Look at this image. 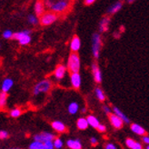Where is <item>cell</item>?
Here are the masks:
<instances>
[{
    "label": "cell",
    "instance_id": "cell-1",
    "mask_svg": "<svg viewBox=\"0 0 149 149\" xmlns=\"http://www.w3.org/2000/svg\"><path fill=\"white\" fill-rule=\"evenodd\" d=\"M45 7L54 13H63L70 6L71 0H43Z\"/></svg>",
    "mask_w": 149,
    "mask_h": 149
},
{
    "label": "cell",
    "instance_id": "cell-2",
    "mask_svg": "<svg viewBox=\"0 0 149 149\" xmlns=\"http://www.w3.org/2000/svg\"><path fill=\"white\" fill-rule=\"evenodd\" d=\"M68 68L71 73H78L80 69V58L76 52H73L70 54L68 62Z\"/></svg>",
    "mask_w": 149,
    "mask_h": 149
},
{
    "label": "cell",
    "instance_id": "cell-3",
    "mask_svg": "<svg viewBox=\"0 0 149 149\" xmlns=\"http://www.w3.org/2000/svg\"><path fill=\"white\" fill-rule=\"evenodd\" d=\"M51 87V83L49 80H43L39 82L38 84H36V86L34 87L33 94L35 95H37L41 93H47L49 91V89Z\"/></svg>",
    "mask_w": 149,
    "mask_h": 149
},
{
    "label": "cell",
    "instance_id": "cell-4",
    "mask_svg": "<svg viewBox=\"0 0 149 149\" xmlns=\"http://www.w3.org/2000/svg\"><path fill=\"white\" fill-rule=\"evenodd\" d=\"M93 46H92V51H93V56L95 59L99 58V52H100V47H101V38H100V35L95 33L93 35Z\"/></svg>",
    "mask_w": 149,
    "mask_h": 149
},
{
    "label": "cell",
    "instance_id": "cell-5",
    "mask_svg": "<svg viewBox=\"0 0 149 149\" xmlns=\"http://www.w3.org/2000/svg\"><path fill=\"white\" fill-rule=\"evenodd\" d=\"M57 19V16L56 14L54 13V12H47L45 13L43 16L41 17L40 18V23L42 26H49L51 25L52 23H54V22Z\"/></svg>",
    "mask_w": 149,
    "mask_h": 149
},
{
    "label": "cell",
    "instance_id": "cell-6",
    "mask_svg": "<svg viewBox=\"0 0 149 149\" xmlns=\"http://www.w3.org/2000/svg\"><path fill=\"white\" fill-rule=\"evenodd\" d=\"M54 135L51 133H48V132H43V133H40L38 135H36L35 136V140L36 141H40L42 143H45V142H47V141H53L54 139Z\"/></svg>",
    "mask_w": 149,
    "mask_h": 149
},
{
    "label": "cell",
    "instance_id": "cell-7",
    "mask_svg": "<svg viewBox=\"0 0 149 149\" xmlns=\"http://www.w3.org/2000/svg\"><path fill=\"white\" fill-rule=\"evenodd\" d=\"M108 116H109V119H110L111 125H113L115 128H117V129L122 128L124 121L122 120L120 117H119L118 116H116V114H110Z\"/></svg>",
    "mask_w": 149,
    "mask_h": 149
},
{
    "label": "cell",
    "instance_id": "cell-8",
    "mask_svg": "<svg viewBox=\"0 0 149 149\" xmlns=\"http://www.w3.org/2000/svg\"><path fill=\"white\" fill-rule=\"evenodd\" d=\"M92 72L94 74L95 81L96 82V83H101L102 82V74H101V71L98 68V65L95 63H94L92 65Z\"/></svg>",
    "mask_w": 149,
    "mask_h": 149
},
{
    "label": "cell",
    "instance_id": "cell-9",
    "mask_svg": "<svg viewBox=\"0 0 149 149\" xmlns=\"http://www.w3.org/2000/svg\"><path fill=\"white\" fill-rule=\"evenodd\" d=\"M71 84L74 88L78 89L81 86V77L79 73H72L71 74Z\"/></svg>",
    "mask_w": 149,
    "mask_h": 149
},
{
    "label": "cell",
    "instance_id": "cell-10",
    "mask_svg": "<svg viewBox=\"0 0 149 149\" xmlns=\"http://www.w3.org/2000/svg\"><path fill=\"white\" fill-rule=\"evenodd\" d=\"M80 47H81V41H80V38L77 36H74L73 39L71 41V44H70V48L73 52H77L80 49Z\"/></svg>",
    "mask_w": 149,
    "mask_h": 149
},
{
    "label": "cell",
    "instance_id": "cell-11",
    "mask_svg": "<svg viewBox=\"0 0 149 149\" xmlns=\"http://www.w3.org/2000/svg\"><path fill=\"white\" fill-rule=\"evenodd\" d=\"M125 145H126V146L131 149H143L142 145L131 138H127L125 140Z\"/></svg>",
    "mask_w": 149,
    "mask_h": 149
},
{
    "label": "cell",
    "instance_id": "cell-12",
    "mask_svg": "<svg viewBox=\"0 0 149 149\" xmlns=\"http://www.w3.org/2000/svg\"><path fill=\"white\" fill-rule=\"evenodd\" d=\"M65 68L62 65H58L56 66V68L55 70V77L56 79H62L65 77Z\"/></svg>",
    "mask_w": 149,
    "mask_h": 149
},
{
    "label": "cell",
    "instance_id": "cell-13",
    "mask_svg": "<svg viewBox=\"0 0 149 149\" xmlns=\"http://www.w3.org/2000/svg\"><path fill=\"white\" fill-rule=\"evenodd\" d=\"M35 12L38 17H42L45 14V5L42 1H37L35 5Z\"/></svg>",
    "mask_w": 149,
    "mask_h": 149
},
{
    "label": "cell",
    "instance_id": "cell-14",
    "mask_svg": "<svg viewBox=\"0 0 149 149\" xmlns=\"http://www.w3.org/2000/svg\"><path fill=\"white\" fill-rule=\"evenodd\" d=\"M131 130L134 133H136L138 136H145L146 134V130L142 127V126L137 125V124H132L131 125Z\"/></svg>",
    "mask_w": 149,
    "mask_h": 149
},
{
    "label": "cell",
    "instance_id": "cell-15",
    "mask_svg": "<svg viewBox=\"0 0 149 149\" xmlns=\"http://www.w3.org/2000/svg\"><path fill=\"white\" fill-rule=\"evenodd\" d=\"M13 84H14V82L11 78H6L4 81H3V83H2V86H1V89H2V91L3 92H8L10 90V88L13 86Z\"/></svg>",
    "mask_w": 149,
    "mask_h": 149
},
{
    "label": "cell",
    "instance_id": "cell-16",
    "mask_svg": "<svg viewBox=\"0 0 149 149\" xmlns=\"http://www.w3.org/2000/svg\"><path fill=\"white\" fill-rule=\"evenodd\" d=\"M110 23V17H104L101 22H100V24H99V30L100 32H106L108 30V25Z\"/></svg>",
    "mask_w": 149,
    "mask_h": 149
},
{
    "label": "cell",
    "instance_id": "cell-17",
    "mask_svg": "<svg viewBox=\"0 0 149 149\" xmlns=\"http://www.w3.org/2000/svg\"><path fill=\"white\" fill-rule=\"evenodd\" d=\"M122 6H123V3H122L121 1L116 2V3H115L114 5H112V6L109 7L108 10H107V13H108V14H111V15H114V14L117 13L119 10L121 9Z\"/></svg>",
    "mask_w": 149,
    "mask_h": 149
},
{
    "label": "cell",
    "instance_id": "cell-18",
    "mask_svg": "<svg viewBox=\"0 0 149 149\" xmlns=\"http://www.w3.org/2000/svg\"><path fill=\"white\" fill-rule=\"evenodd\" d=\"M66 145H68V146L71 149H81L82 148V145L78 139H76V140L70 139L66 142Z\"/></svg>",
    "mask_w": 149,
    "mask_h": 149
},
{
    "label": "cell",
    "instance_id": "cell-19",
    "mask_svg": "<svg viewBox=\"0 0 149 149\" xmlns=\"http://www.w3.org/2000/svg\"><path fill=\"white\" fill-rule=\"evenodd\" d=\"M52 127L59 133H62V132L65 131V125L60 121H54L52 123Z\"/></svg>",
    "mask_w": 149,
    "mask_h": 149
},
{
    "label": "cell",
    "instance_id": "cell-20",
    "mask_svg": "<svg viewBox=\"0 0 149 149\" xmlns=\"http://www.w3.org/2000/svg\"><path fill=\"white\" fill-rule=\"evenodd\" d=\"M77 127L80 129V130H86L87 127H88V121H87V119L86 118H83V117H81L79 118L77 122Z\"/></svg>",
    "mask_w": 149,
    "mask_h": 149
},
{
    "label": "cell",
    "instance_id": "cell-21",
    "mask_svg": "<svg viewBox=\"0 0 149 149\" xmlns=\"http://www.w3.org/2000/svg\"><path fill=\"white\" fill-rule=\"evenodd\" d=\"M113 111H114V114H116V116H118L124 122H125V123H128V122H129V118H128L127 116H125L118 107H113Z\"/></svg>",
    "mask_w": 149,
    "mask_h": 149
},
{
    "label": "cell",
    "instance_id": "cell-22",
    "mask_svg": "<svg viewBox=\"0 0 149 149\" xmlns=\"http://www.w3.org/2000/svg\"><path fill=\"white\" fill-rule=\"evenodd\" d=\"M30 36V30H24L21 32H17V33H14L13 35V39L16 40H20L21 38H23L24 36Z\"/></svg>",
    "mask_w": 149,
    "mask_h": 149
},
{
    "label": "cell",
    "instance_id": "cell-23",
    "mask_svg": "<svg viewBox=\"0 0 149 149\" xmlns=\"http://www.w3.org/2000/svg\"><path fill=\"white\" fill-rule=\"evenodd\" d=\"M86 119H87V121H88V124L90 125L92 127L96 128L99 125V121H98V119L96 118L95 116H88Z\"/></svg>",
    "mask_w": 149,
    "mask_h": 149
},
{
    "label": "cell",
    "instance_id": "cell-24",
    "mask_svg": "<svg viewBox=\"0 0 149 149\" xmlns=\"http://www.w3.org/2000/svg\"><path fill=\"white\" fill-rule=\"evenodd\" d=\"M79 109V106H78V104L77 102H72L69 104V106H68V112L71 114V115H74V114H77V111Z\"/></svg>",
    "mask_w": 149,
    "mask_h": 149
},
{
    "label": "cell",
    "instance_id": "cell-25",
    "mask_svg": "<svg viewBox=\"0 0 149 149\" xmlns=\"http://www.w3.org/2000/svg\"><path fill=\"white\" fill-rule=\"evenodd\" d=\"M29 149H45L44 143L40 142V141L35 140L34 142L29 146Z\"/></svg>",
    "mask_w": 149,
    "mask_h": 149
},
{
    "label": "cell",
    "instance_id": "cell-26",
    "mask_svg": "<svg viewBox=\"0 0 149 149\" xmlns=\"http://www.w3.org/2000/svg\"><path fill=\"white\" fill-rule=\"evenodd\" d=\"M95 95H96V97H97V99L99 101H105V99H106L105 94H104L103 90L99 87L95 88Z\"/></svg>",
    "mask_w": 149,
    "mask_h": 149
},
{
    "label": "cell",
    "instance_id": "cell-27",
    "mask_svg": "<svg viewBox=\"0 0 149 149\" xmlns=\"http://www.w3.org/2000/svg\"><path fill=\"white\" fill-rule=\"evenodd\" d=\"M6 99H7V94L6 92H1L0 93V107H4L6 106Z\"/></svg>",
    "mask_w": 149,
    "mask_h": 149
},
{
    "label": "cell",
    "instance_id": "cell-28",
    "mask_svg": "<svg viewBox=\"0 0 149 149\" xmlns=\"http://www.w3.org/2000/svg\"><path fill=\"white\" fill-rule=\"evenodd\" d=\"M18 42L20 45H22V46H26V45H28L31 42V37H30V36H26L23 37V38L18 40Z\"/></svg>",
    "mask_w": 149,
    "mask_h": 149
},
{
    "label": "cell",
    "instance_id": "cell-29",
    "mask_svg": "<svg viewBox=\"0 0 149 149\" xmlns=\"http://www.w3.org/2000/svg\"><path fill=\"white\" fill-rule=\"evenodd\" d=\"M27 21H28V23H30L32 25H36L38 23V19H37V17L34 16V15H28Z\"/></svg>",
    "mask_w": 149,
    "mask_h": 149
},
{
    "label": "cell",
    "instance_id": "cell-30",
    "mask_svg": "<svg viewBox=\"0 0 149 149\" xmlns=\"http://www.w3.org/2000/svg\"><path fill=\"white\" fill-rule=\"evenodd\" d=\"M13 33H12V31L11 30H5L4 32H3V34H2V36H3V37L5 39H10V38H13Z\"/></svg>",
    "mask_w": 149,
    "mask_h": 149
},
{
    "label": "cell",
    "instance_id": "cell-31",
    "mask_svg": "<svg viewBox=\"0 0 149 149\" xmlns=\"http://www.w3.org/2000/svg\"><path fill=\"white\" fill-rule=\"evenodd\" d=\"M21 110L19 109V108H15V109H13V110H11V112H10V116H12V117H18V116H20V115H21Z\"/></svg>",
    "mask_w": 149,
    "mask_h": 149
},
{
    "label": "cell",
    "instance_id": "cell-32",
    "mask_svg": "<svg viewBox=\"0 0 149 149\" xmlns=\"http://www.w3.org/2000/svg\"><path fill=\"white\" fill-rule=\"evenodd\" d=\"M54 146L56 148L59 149V148H61L63 146V142H62V140L60 138H56L54 140Z\"/></svg>",
    "mask_w": 149,
    "mask_h": 149
},
{
    "label": "cell",
    "instance_id": "cell-33",
    "mask_svg": "<svg viewBox=\"0 0 149 149\" xmlns=\"http://www.w3.org/2000/svg\"><path fill=\"white\" fill-rule=\"evenodd\" d=\"M44 146H45V149H54V147H55L53 141H47V142H45Z\"/></svg>",
    "mask_w": 149,
    "mask_h": 149
},
{
    "label": "cell",
    "instance_id": "cell-34",
    "mask_svg": "<svg viewBox=\"0 0 149 149\" xmlns=\"http://www.w3.org/2000/svg\"><path fill=\"white\" fill-rule=\"evenodd\" d=\"M8 137V133L5 130H1L0 131V138L1 139H6Z\"/></svg>",
    "mask_w": 149,
    "mask_h": 149
},
{
    "label": "cell",
    "instance_id": "cell-35",
    "mask_svg": "<svg viewBox=\"0 0 149 149\" xmlns=\"http://www.w3.org/2000/svg\"><path fill=\"white\" fill-rule=\"evenodd\" d=\"M96 129H97L99 132H105L107 130L106 126L104 125H101V124H99V125L97 126V127H96Z\"/></svg>",
    "mask_w": 149,
    "mask_h": 149
},
{
    "label": "cell",
    "instance_id": "cell-36",
    "mask_svg": "<svg viewBox=\"0 0 149 149\" xmlns=\"http://www.w3.org/2000/svg\"><path fill=\"white\" fill-rule=\"evenodd\" d=\"M106 149H116V146L114 144H111V143H108L106 145Z\"/></svg>",
    "mask_w": 149,
    "mask_h": 149
},
{
    "label": "cell",
    "instance_id": "cell-37",
    "mask_svg": "<svg viewBox=\"0 0 149 149\" xmlns=\"http://www.w3.org/2000/svg\"><path fill=\"white\" fill-rule=\"evenodd\" d=\"M90 143H91L93 146L97 145V139L95 138V137H91V138H90Z\"/></svg>",
    "mask_w": 149,
    "mask_h": 149
},
{
    "label": "cell",
    "instance_id": "cell-38",
    "mask_svg": "<svg viewBox=\"0 0 149 149\" xmlns=\"http://www.w3.org/2000/svg\"><path fill=\"white\" fill-rule=\"evenodd\" d=\"M103 109H104V111H105L107 115H110V114H111V109H110L108 107H107V106L103 107Z\"/></svg>",
    "mask_w": 149,
    "mask_h": 149
},
{
    "label": "cell",
    "instance_id": "cell-39",
    "mask_svg": "<svg viewBox=\"0 0 149 149\" xmlns=\"http://www.w3.org/2000/svg\"><path fill=\"white\" fill-rule=\"evenodd\" d=\"M143 142L149 145V136H143Z\"/></svg>",
    "mask_w": 149,
    "mask_h": 149
},
{
    "label": "cell",
    "instance_id": "cell-40",
    "mask_svg": "<svg viewBox=\"0 0 149 149\" xmlns=\"http://www.w3.org/2000/svg\"><path fill=\"white\" fill-rule=\"evenodd\" d=\"M95 1V0H85V3H86V5L89 6V5H92Z\"/></svg>",
    "mask_w": 149,
    "mask_h": 149
},
{
    "label": "cell",
    "instance_id": "cell-41",
    "mask_svg": "<svg viewBox=\"0 0 149 149\" xmlns=\"http://www.w3.org/2000/svg\"><path fill=\"white\" fill-rule=\"evenodd\" d=\"M127 1H128V3H133V2H135L136 0H127Z\"/></svg>",
    "mask_w": 149,
    "mask_h": 149
},
{
    "label": "cell",
    "instance_id": "cell-42",
    "mask_svg": "<svg viewBox=\"0 0 149 149\" xmlns=\"http://www.w3.org/2000/svg\"><path fill=\"white\" fill-rule=\"evenodd\" d=\"M82 112H83V113H85V112H86V108H83V109H82Z\"/></svg>",
    "mask_w": 149,
    "mask_h": 149
},
{
    "label": "cell",
    "instance_id": "cell-43",
    "mask_svg": "<svg viewBox=\"0 0 149 149\" xmlns=\"http://www.w3.org/2000/svg\"><path fill=\"white\" fill-rule=\"evenodd\" d=\"M8 149H19V148H8Z\"/></svg>",
    "mask_w": 149,
    "mask_h": 149
},
{
    "label": "cell",
    "instance_id": "cell-44",
    "mask_svg": "<svg viewBox=\"0 0 149 149\" xmlns=\"http://www.w3.org/2000/svg\"><path fill=\"white\" fill-rule=\"evenodd\" d=\"M146 149H149V146H147V147H146Z\"/></svg>",
    "mask_w": 149,
    "mask_h": 149
}]
</instances>
